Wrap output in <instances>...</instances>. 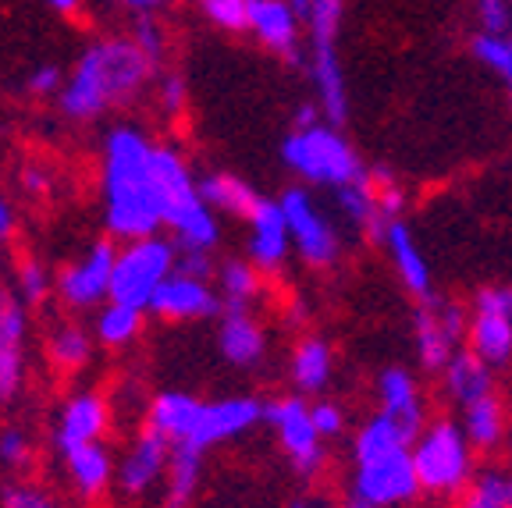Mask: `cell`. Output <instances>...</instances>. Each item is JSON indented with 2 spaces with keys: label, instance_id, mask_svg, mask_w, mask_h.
I'll return each instance as SVG.
<instances>
[{
  "label": "cell",
  "instance_id": "cell-1",
  "mask_svg": "<svg viewBox=\"0 0 512 508\" xmlns=\"http://www.w3.org/2000/svg\"><path fill=\"white\" fill-rule=\"evenodd\" d=\"M157 143L143 125H111L100 143V203H104L107 239L136 242L160 235L164 199L157 189Z\"/></svg>",
  "mask_w": 512,
  "mask_h": 508
},
{
  "label": "cell",
  "instance_id": "cell-2",
  "mask_svg": "<svg viewBox=\"0 0 512 508\" xmlns=\"http://www.w3.org/2000/svg\"><path fill=\"white\" fill-rule=\"evenodd\" d=\"M157 64L139 50V43L128 36H104L93 40L75 57L68 82H64L57 107L68 121H100L111 111H125L153 86Z\"/></svg>",
  "mask_w": 512,
  "mask_h": 508
},
{
  "label": "cell",
  "instance_id": "cell-3",
  "mask_svg": "<svg viewBox=\"0 0 512 508\" xmlns=\"http://www.w3.org/2000/svg\"><path fill=\"white\" fill-rule=\"evenodd\" d=\"M352 473L338 508H406L420 498V480L413 466V437L374 413L352 434Z\"/></svg>",
  "mask_w": 512,
  "mask_h": 508
},
{
  "label": "cell",
  "instance_id": "cell-4",
  "mask_svg": "<svg viewBox=\"0 0 512 508\" xmlns=\"http://www.w3.org/2000/svg\"><path fill=\"white\" fill-rule=\"evenodd\" d=\"M413 466L424 498L459 501L477 477V448L452 416H434L413 441Z\"/></svg>",
  "mask_w": 512,
  "mask_h": 508
},
{
  "label": "cell",
  "instance_id": "cell-5",
  "mask_svg": "<svg viewBox=\"0 0 512 508\" xmlns=\"http://www.w3.org/2000/svg\"><path fill=\"white\" fill-rule=\"evenodd\" d=\"M281 164L306 185V189H331L356 182L367 171L356 146L331 121H317L310 128H288L281 139Z\"/></svg>",
  "mask_w": 512,
  "mask_h": 508
},
{
  "label": "cell",
  "instance_id": "cell-6",
  "mask_svg": "<svg viewBox=\"0 0 512 508\" xmlns=\"http://www.w3.org/2000/svg\"><path fill=\"white\" fill-rule=\"evenodd\" d=\"M345 22V0H310V15L303 29L310 40L306 54V72L313 82V100H317L324 121L342 128L349 118V82H345V64L338 54Z\"/></svg>",
  "mask_w": 512,
  "mask_h": 508
},
{
  "label": "cell",
  "instance_id": "cell-7",
  "mask_svg": "<svg viewBox=\"0 0 512 508\" xmlns=\"http://www.w3.org/2000/svg\"><path fill=\"white\" fill-rule=\"evenodd\" d=\"M175 263H178V246L175 239H164V235H146V239L118 246L111 302L136 306V310L150 313L153 295L175 274Z\"/></svg>",
  "mask_w": 512,
  "mask_h": 508
},
{
  "label": "cell",
  "instance_id": "cell-8",
  "mask_svg": "<svg viewBox=\"0 0 512 508\" xmlns=\"http://www.w3.org/2000/svg\"><path fill=\"white\" fill-rule=\"evenodd\" d=\"M264 423L271 427L281 455L303 480H317L328 469V441L320 437L303 395H281L267 402Z\"/></svg>",
  "mask_w": 512,
  "mask_h": 508
},
{
  "label": "cell",
  "instance_id": "cell-9",
  "mask_svg": "<svg viewBox=\"0 0 512 508\" xmlns=\"http://www.w3.org/2000/svg\"><path fill=\"white\" fill-rule=\"evenodd\" d=\"M466 327H470V306L445 295H427L413 310V345L416 359L427 374H441L456 352L466 349Z\"/></svg>",
  "mask_w": 512,
  "mask_h": 508
},
{
  "label": "cell",
  "instance_id": "cell-10",
  "mask_svg": "<svg viewBox=\"0 0 512 508\" xmlns=\"http://www.w3.org/2000/svg\"><path fill=\"white\" fill-rule=\"evenodd\" d=\"M281 210H285L288 235H292V253L306 267L328 270L342 260V235L306 185H292V189L281 192Z\"/></svg>",
  "mask_w": 512,
  "mask_h": 508
},
{
  "label": "cell",
  "instance_id": "cell-11",
  "mask_svg": "<svg viewBox=\"0 0 512 508\" xmlns=\"http://www.w3.org/2000/svg\"><path fill=\"white\" fill-rule=\"evenodd\" d=\"M466 349L491 370L512 366V288L484 285L470 302V327H466Z\"/></svg>",
  "mask_w": 512,
  "mask_h": 508
},
{
  "label": "cell",
  "instance_id": "cell-12",
  "mask_svg": "<svg viewBox=\"0 0 512 508\" xmlns=\"http://www.w3.org/2000/svg\"><path fill=\"white\" fill-rule=\"evenodd\" d=\"M114 260H118L114 239H96L79 260L68 263L54 278V295L61 299L64 310L86 313L107 306L111 302Z\"/></svg>",
  "mask_w": 512,
  "mask_h": 508
},
{
  "label": "cell",
  "instance_id": "cell-13",
  "mask_svg": "<svg viewBox=\"0 0 512 508\" xmlns=\"http://www.w3.org/2000/svg\"><path fill=\"white\" fill-rule=\"evenodd\" d=\"M29 366V306L0 288V405L18 402Z\"/></svg>",
  "mask_w": 512,
  "mask_h": 508
},
{
  "label": "cell",
  "instance_id": "cell-14",
  "mask_svg": "<svg viewBox=\"0 0 512 508\" xmlns=\"http://www.w3.org/2000/svg\"><path fill=\"white\" fill-rule=\"evenodd\" d=\"M267 416V402L253 395H232V398H217V402L203 405L200 427L192 434L189 445L175 448H192V452L207 455L210 448L228 445V441H239L242 434H249L253 427H260Z\"/></svg>",
  "mask_w": 512,
  "mask_h": 508
},
{
  "label": "cell",
  "instance_id": "cell-15",
  "mask_svg": "<svg viewBox=\"0 0 512 508\" xmlns=\"http://www.w3.org/2000/svg\"><path fill=\"white\" fill-rule=\"evenodd\" d=\"M107 423H111V405L100 391L79 388L64 398L54 420V448L57 455H68L82 445L104 441Z\"/></svg>",
  "mask_w": 512,
  "mask_h": 508
},
{
  "label": "cell",
  "instance_id": "cell-16",
  "mask_svg": "<svg viewBox=\"0 0 512 508\" xmlns=\"http://www.w3.org/2000/svg\"><path fill=\"white\" fill-rule=\"evenodd\" d=\"M150 313L157 320H171V324H189V320L221 317L224 299L214 281L185 278V274L175 270V274L157 288V295H153V302H150Z\"/></svg>",
  "mask_w": 512,
  "mask_h": 508
},
{
  "label": "cell",
  "instance_id": "cell-17",
  "mask_svg": "<svg viewBox=\"0 0 512 508\" xmlns=\"http://www.w3.org/2000/svg\"><path fill=\"white\" fill-rule=\"evenodd\" d=\"M171 452H175V445H171L168 437L157 434L153 427H143L136 434V441L128 445V452L118 459L114 484H118L121 494H128V498H139V494H146L150 487H157L160 480L168 477Z\"/></svg>",
  "mask_w": 512,
  "mask_h": 508
},
{
  "label": "cell",
  "instance_id": "cell-18",
  "mask_svg": "<svg viewBox=\"0 0 512 508\" xmlns=\"http://www.w3.org/2000/svg\"><path fill=\"white\" fill-rule=\"evenodd\" d=\"M377 395V413H384L388 420H395L409 437L416 441V434L431 423V405L427 395L416 381V374H409L406 366H384L374 384Z\"/></svg>",
  "mask_w": 512,
  "mask_h": 508
},
{
  "label": "cell",
  "instance_id": "cell-19",
  "mask_svg": "<svg viewBox=\"0 0 512 508\" xmlns=\"http://www.w3.org/2000/svg\"><path fill=\"white\" fill-rule=\"evenodd\" d=\"M288 256H292V235L281 199H260L246 221V260L260 274H278Z\"/></svg>",
  "mask_w": 512,
  "mask_h": 508
},
{
  "label": "cell",
  "instance_id": "cell-20",
  "mask_svg": "<svg viewBox=\"0 0 512 508\" xmlns=\"http://www.w3.org/2000/svg\"><path fill=\"white\" fill-rule=\"evenodd\" d=\"M274 57L288 64L303 61V22L288 0H249V29Z\"/></svg>",
  "mask_w": 512,
  "mask_h": 508
},
{
  "label": "cell",
  "instance_id": "cell-21",
  "mask_svg": "<svg viewBox=\"0 0 512 508\" xmlns=\"http://www.w3.org/2000/svg\"><path fill=\"white\" fill-rule=\"evenodd\" d=\"M217 352L235 370H256L267 359V331L253 310L224 306L217 317Z\"/></svg>",
  "mask_w": 512,
  "mask_h": 508
},
{
  "label": "cell",
  "instance_id": "cell-22",
  "mask_svg": "<svg viewBox=\"0 0 512 508\" xmlns=\"http://www.w3.org/2000/svg\"><path fill=\"white\" fill-rule=\"evenodd\" d=\"M381 246H384V253H388V260H392V270L399 274L402 288H406L416 302L427 299V295H434L431 260H427V253L420 249V242H416V235H413V228H409L406 217L395 221V224H388Z\"/></svg>",
  "mask_w": 512,
  "mask_h": 508
},
{
  "label": "cell",
  "instance_id": "cell-23",
  "mask_svg": "<svg viewBox=\"0 0 512 508\" xmlns=\"http://www.w3.org/2000/svg\"><path fill=\"white\" fill-rule=\"evenodd\" d=\"M441 381V398H445L448 405H456V409H466V405L480 402V398L495 395V370H491L484 359H477L470 349L456 352L452 356V363L445 366L438 374Z\"/></svg>",
  "mask_w": 512,
  "mask_h": 508
},
{
  "label": "cell",
  "instance_id": "cell-24",
  "mask_svg": "<svg viewBox=\"0 0 512 508\" xmlns=\"http://www.w3.org/2000/svg\"><path fill=\"white\" fill-rule=\"evenodd\" d=\"M203 405L207 402L189 395V391H160L146 409V427L164 434L171 445H189L196 427H200Z\"/></svg>",
  "mask_w": 512,
  "mask_h": 508
},
{
  "label": "cell",
  "instance_id": "cell-25",
  "mask_svg": "<svg viewBox=\"0 0 512 508\" xmlns=\"http://www.w3.org/2000/svg\"><path fill=\"white\" fill-rule=\"evenodd\" d=\"M459 427L466 430L470 445L480 455H495L505 448V441L512 437V423H509V405L502 402V395H488L480 402L459 409Z\"/></svg>",
  "mask_w": 512,
  "mask_h": 508
},
{
  "label": "cell",
  "instance_id": "cell-26",
  "mask_svg": "<svg viewBox=\"0 0 512 508\" xmlns=\"http://www.w3.org/2000/svg\"><path fill=\"white\" fill-rule=\"evenodd\" d=\"M335 374V349L320 334H303L288 356V377L296 395H320Z\"/></svg>",
  "mask_w": 512,
  "mask_h": 508
},
{
  "label": "cell",
  "instance_id": "cell-27",
  "mask_svg": "<svg viewBox=\"0 0 512 508\" xmlns=\"http://www.w3.org/2000/svg\"><path fill=\"white\" fill-rule=\"evenodd\" d=\"M61 462H64V473H68V480H72L79 498H100V494L111 487L114 473H118V462L111 459L104 441L75 448V452L61 455Z\"/></svg>",
  "mask_w": 512,
  "mask_h": 508
},
{
  "label": "cell",
  "instance_id": "cell-28",
  "mask_svg": "<svg viewBox=\"0 0 512 508\" xmlns=\"http://www.w3.org/2000/svg\"><path fill=\"white\" fill-rule=\"evenodd\" d=\"M168 231L178 249H192V253H214L221 246V217L203 203V196L178 207L168 217Z\"/></svg>",
  "mask_w": 512,
  "mask_h": 508
},
{
  "label": "cell",
  "instance_id": "cell-29",
  "mask_svg": "<svg viewBox=\"0 0 512 508\" xmlns=\"http://www.w3.org/2000/svg\"><path fill=\"white\" fill-rule=\"evenodd\" d=\"M200 196L217 217L228 214V217H242L249 221V214L256 210L260 203V192L246 182V178L232 175V171H210V175L200 178Z\"/></svg>",
  "mask_w": 512,
  "mask_h": 508
},
{
  "label": "cell",
  "instance_id": "cell-30",
  "mask_svg": "<svg viewBox=\"0 0 512 508\" xmlns=\"http://www.w3.org/2000/svg\"><path fill=\"white\" fill-rule=\"evenodd\" d=\"M93 345L96 338L75 320H61V324H54L47 331V359L64 374H79L82 366H89Z\"/></svg>",
  "mask_w": 512,
  "mask_h": 508
},
{
  "label": "cell",
  "instance_id": "cell-31",
  "mask_svg": "<svg viewBox=\"0 0 512 508\" xmlns=\"http://www.w3.org/2000/svg\"><path fill=\"white\" fill-rule=\"evenodd\" d=\"M146 324V313L136 310V306H121V302H107L96 310L93 320V338L96 345H104V349H125L132 345L143 334Z\"/></svg>",
  "mask_w": 512,
  "mask_h": 508
},
{
  "label": "cell",
  "instance_id": "cell-32",
  "mask_svg": "<svg viewBox=\"0 0 512 508\" xmlns=\"http://www.w3.org/2000/svg\"><path fill=\"white\" fill-rule=\"evenodd\" d=\"M217 292H221L224 306L235 310H253V302L264 292V274L242 256V260H224L217 267Z\"/></svg>",
  "mask_w": 512,
  "mask_h": 508
},
{
  "label": "cell",
  "instance_id": "cell-33",
  "mask_svg": "<svg viewBox=\"0 0 512 508\" xmlns=\"http://www.w3.org/2000/svg\"><path fill=\"white\" fill-rule=\"evenodd\" d=\"M203 452H192V448H175L171 452L168 466V498L164 508H189V501L196 498V487L203 480Z\"/></svg>",
  "mask_w": 512,
  "mask_h": 508
},
{
  "label": "cell",
  "instance_id": "cell-34",
  "mask_svg": "<svg viewBox=\"0 0 512 508\" xmlns=\"http://www.w3.org/2000/svg\"><path fill=\"white\" fill-rule=\"evenodd\" d=\"M459 508H512V466L477 469L470 491L459 498Z\"/></svg>",
  "mask_w": 512,
  "mask_h": 508
},
{
  "label": "cell",
  "instance_id": "cell-35",
  "mask_svg": "<svg viewBox=\"0 0 512 508\" xmlns=\"http://www.w3.org/2000/svg\"><path fill=\"white\" fill-rule=\"evenodd\" d=\"M470 54L477 64H484L491 75L505 86V100L512 104V32L509 36H488V32H473Z\"/></svg>",
  "mask_w": 512,
  "mask_h": 508
},
{
  "label": "cell",
  "instance_id": "cell-36",
  "mask_svg": "<svg viewBox=\"0 0 512 508\" xmlns=\"http://www.w3.org/2000/svg\"><path fill=\"white\" fill-rule=\"evenodd\" d=\"M15 292L25 306H40V302H47L50 292H54V274L47 270V263L36 260V256H25V260L18 263Z\"/></svg>",
  "mask_w": 512,
  "mask_h": 508
},
{
  "label": "cell",
  "instance_id": "cell-37",
  "mask_svg": "<svg viewBox=\"0 0 512 508\" xmlns=\"http://www.w3.org/2000/svg\"><path fill=\"white\" fill-rule=\"evenodd\" d=\"M214 29L224 32H246L249 29V0H196Z\"/></svg>",
  "mask_w": 512,
  "mask_h": 508
},
{
  "label": "cell",
  "instance_id": "cell-38",
  "mask_svg": "<svg viewBox=\"0 0 512 508\" xmlns=\"http://www.w3.org/2000/svg\"><path fill=\"white\" fill-rule=\"evenodd\" d=\"M153 96H157V107L164 114H182L189 104V82L178 68H160L153 79Z\"/></svg>",
  "mask_w": 512,
  "mask_h": 508
},
{
  "label": "cell",
  "instance_id": "cell-39",
  "mask_svg": "<svg viewBox=\"0 0 512 508\" xmlns=\"http://www.w3.org/2000/svg\"><path fill=\"white\" fill-rule=\"evenodd\" d=\"M0 508H61V501L47 491L43 484L32 480H15L0 491Z\"/></svg>",
  "mask_w": 512,
  "mask_h": 508
},
{
  "label": "cell",
  "instance_id": "cell-40",
  "mask_svg": "<svg viewBox=\"0 0 512 508\" xmlns=\"http://www.w3.org/2000/svg\"><path fill=\"white\" fill-rule=\"evenodd\" d=\"M132 40L139 43V50H143L146 57H150L157 68H168L164 64V57H168V29L157 22L153 15H143L136 18V29H132Z\"/></svg>",
  "mask_w": 512,
  "mask_h": 508
},
{
  "label": "cell",
  "instance_id": "cell-41",
  "mask_svg": "<svg viewBox=\"0 0 512 508\" xmlns=\"http://www.w3.org/2000/svg\"><path fill=\"white\" fill-rule=\"evenodd\" d=\"M477 32L488 36H509L512 32V0H477L473 4Z\"/></svg>",
  "mask_w": 512,
  "mask_h": 508
},
{
  "label": "cell",
  "instance_id": "cell-42",
  "mask_svg": "<svg viewBox=\"0 0 512 508\" xmlns=\"http://www.w3.org/2000/svg\"><path fill=\"white\" fill-rule=\"evenodd\" d=\"M29 459H32L29 434H25L22 427H15V423L0 427V466L11 469V473H18V469L29 466Z\"/></svg>",
  "mask_w": 512,
  "mask_h": 508
},
{
  "label": "cell",
  "instance_id": "cell-43",
  "mask_svg": "<svg viewBox=\"0 0 512 508\" xmlns=\"http://www.w3.org/2000/svg\"><path fill=\"white\" fill-rule=\"evenodd\" d=\"M64 82H68V75H64L61 64H36L29 75H25V89H29L36 100H50V96H61Z\"/></svg>",
  "mask_w": 512,
  "mask_h": 508
},
{
  "label": "cell",
  "instance_id": "cell-44",
  "mask_svg": "<svg viewBox=\"0 0 512 508\" xmlns=\"http://www.w3.org/2000/svg\"><path fill=\"white\" fill-rule=\"evenodd\" d=\"M310 416H313V423H317V430H320L324 441H335V437H342L345 427H349L345 409L338 402H331V398H317V402H310Z\"/></svg>",
  "mask_w": 512,
  "mask_h": 508
},
{
  "label": "cell",
  "instance_id": "cell-45",
  "mask_svg": "<svg viewBox=\"0 0 512 508\" xmlns=\"http://www.w3.org/2000/svg\"><path fill=\"white\" fill-rule=\"evenodd\" d=\"M217 267L214 253H192V249H178V263L175 270L185 278H200V281H217Z\"/></svg>",
  "mask_w": 512,
  "mask_h": 508
},
{
  "label": "cell",
  "instance_id": "cell-46",
  "mask_svg": "<svg viewBox=\"0 0 512 508\" xmlns=\"http://www.w3.org/2000/svg\"><path fill=\"white\" fill-rule=\"evenodd\" d=\"M22 189L29 192L32 199H47L50 192H54V171L50 167H40V164H32L22 171Z\"/></svg>",
  "mask_w": 512,
  "mask_h": 508
},
{
  "label": "cell",
  "instance_id": "cell-47",
  "mask_svg": "<svg viewBox=\"0 0 512 508\" xmlns=\"http://www.w3.org/2000/svg\"><path fill=\"white\" fill-rule=\"evenodd\" d=\"M18 228V214H15V203H11L4 192H0V242H8Z\"/></svg>",
  "mask_w": 512,
  "mask_h": 508
},
{
  "label": "cell",
  "instance_id": "cell-48",
  "mask_svg": "<svg viewBox=\"0 0 512 508\" xmlns=\"http://www.w3.org/2000/svg\"><path fill=\"white\" fill-rule=\"evenodd\" d=\"M118 8H125V11H132L136 18H143V15H157L160 8H168L171 0H114Z\"/></svg>",
  "mask_w": 512,
  "mask_h": 508
},
{
  "label": "cell",
  "instance_id": "cell-49",
  "mask_svg": "<svg viewBox=\"0 0 512 508\" xmlns=\"http://www.w3.org/2000/svg\"><path fill=\"white\" fill-rule=\"evenodd\" d=\"M54 15H64V18H72V15H79L82 11V0H43Z\"/></svg>",
  "mask_w": 512,
  "mask_h": 508
},
{
  "label": "cell",
  "instance_id": "cell-50",
  "mask_svg": "<svg viewBox=\"0 0 512 508\" xmlns=\"http://www.w3.org/2000/svg\"><path fill=\"white\" fill-rule=\"evenodd\" d=\"M285 508H320V501H317V498H310V494H296V498L288 501Z\"/></svg>",
  "mask_w": 512,
  "mask_h": 508
}]
</instances>
